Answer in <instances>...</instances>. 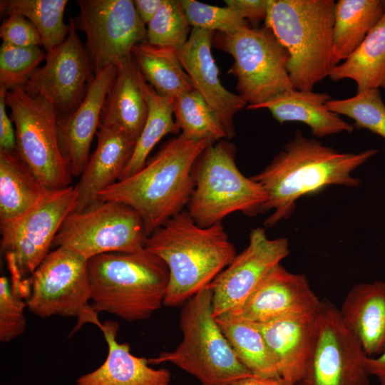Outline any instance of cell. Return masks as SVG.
I'll list each match as a JSON object with an SVG mask.
<instances>
[{
  "mask_svg": "<svg viewBox=\"0 0 385 385\" xmlns=\"http://www.w3.org/2000/svg\"><path fill=\"white\" fill-rule=\"evenodd\" d=\"M115 73L116 66L99 71L79 106L71 113L57 116L60 150L73 177L81 175L89 160L91 143Z\"/></svg>",
  "mask_w": 385,
  "mask_h": 385,
  "instance_id": "obj_19",
  "label": "cell"
},
{
  "mask_svg": "<svg viewBox=\"0 0 385 385\" xmlns=\"http://www.w3.org/2000/svg\"><path fill=\"white\" fill-rule=\"evenodd\" d=\"M25 299L14 291L9 279L0 277V341L9 342L25 331Z\"/></svg>",
  "mask_w": 385,
  "mask_h": 385,
  "instance_id": "obj_38",
  "label": "cell"
},
{
  "mask_svg": "<svg viewBox=\"0 0 385 385\" xmlns=\"http://www.w3.org/2000/svg\"><path fill=\"white\" fill-rule=\"evenodd\" d=\"M76 202L74 187L47 190L23 217L1 228V251L6 259L12 289L24 298L29 279L50 252L61 225Z\"/></svg>",
  "mask_w": 385,
  "mask_h": 385,
  "instance_id": "obj_9",
  "label": "cell"
},
{
  "mask_svg": "<svg viewBox=\"0 0 385 385\" xmlns=\"http://www.w3.org/2000/svg\"><path fill=\"white\" fill-rule=\"evenodd\" d=\"M180 3L192 28L230 35L248 26L239 11L231 7L212 6L195 0H180Z\"/></svg>",
  "mask_w": 385,
  "mask_h": 385,
  "instance_id": "obj_37",
  "label": "cell"
},
{
  "mask_svg": "<svg viewBox=\"0 0 385 385\" xmlns=\"http://www.w3.org/2000/svg\"><path fill=\"white\" fill-rule=\"evenodd\" d=\"M96 137V148L74 186L76 202L73 211H81L97 202L99 194L119 180L136 143L124 132L103 125H99Z\"/></svg>",
  "mask_w": 385,
  "mask_h": 385,
  "instance_id": "obj_21",
  "label": "cell"
},
{
  "mask_svg": "<svg viewBox=\"0 0 385 385\" xmlns=\"http://www.w3.org/2000/svg\"><path fill=\"white\" fill-rule=\"evenodd\" d=\"M214 34L192 28L187 42L175 51L194 88L218 115L230 139L235 135L234 117L247 103L239 95L225 88L219 78L211 51Z\"/></svg>",
  "mask_w": 385,
  "mask_h": 385,
  "instance_id": "obj_18",
  "label": "cell"
},
{
  "mask_svg": "<svg viewBox=\"0 0 385 385\" xmlns=\"http://www.w3.org/2000/svg\"><path fill=\"white\" fill-rule=\"evenodd\" d=\"M359 340L344 326L339 309L323 301L315 345L296 385H369Z\"/></svg>",
  "mask_w": 385,
  "mask_h": 385,
  "instance_id": "obj_14",
  "label": "cell"
},
{
  "mask_svg": "<svg viewBox=\"0 0 385 385\" xmlns=\"http://www.w3.org/2000/svg\"><path fill=\"white\" fill-rule=\"evenodd\" d=\"M334 0H268L265 26L287 50V69L299 91H313L336 66Z\"/></svg>",
  "mask_w": 385,
  "mask_h": 385,
  "instance_id": "obj_5",
  "label": "cell"
},
{
  "mask_svg": "<svg viewBox=\"0 0 385 385\" xmlns=\"http://www.w3.org/2000/svg\"><path fill=\"white\" fill-rule=\"evenodd\" d=\"M46 191L16 150H0V227L23 217Z\"/></svg>",
  "mask_w": 385,
  "mask_h": 385,
  "instance_id": "obj_26",
  "label": "cell"
},
{
  "mask_svg": "<svg viewBox=\"0 0 385 385\" xmlns=\"http://www.w3.org/2000/svg\"><path fill=\"white\" fill-rule=\"evenodd\" d=\"M339 312L344 326L359 340L364 353L368 356L379 355L385 340V282L355 284Z\"/></svg>",
  "mask_w": 385,
  "mask_h": 385,
  "instance_id": "obj_23",
  "label": "cell"
},
{
  "mask_svg": "<svg viewBox=\"0 0 385 385\" xmlns=\"http://www.w3.org/2000/svg\"><path fill=\"white\" fill-rule=\"evenodd\" d=\"M364 366L369 375L375 376L380 385H385V340L382 352L377 357L365 355Z\"/></svg>",
  "mask_w": 385,
  "mask_h": 385,
  "instance_id": "obj_42",
  "label": "cell"
},
{
  "mask_svg": "<svg viewBox=\"0 0 385 385\" xmlns=\"http://www.w3.org/2000/svg\"><path fill=\"white\" fill-rule=\"evenodd\" d=\"M331 99L327 93L294 88L257 106L254 110L267 109L279 123L294 121L304 123L317 138L352 132L354 125L327 107Z\"/></svg>",
  "mask_w": 385,
  "mask_h": 385,
  "instance_id": "obj_25",
  "label": "cell"
},
{
  "mask_svg": "<svg viewBox=\"0 0 385 385\" xmlns=\"http://www.w3.org/2000/svg\"><path fill=\"white\" fill-rule=\"evenodd\" d=\"M320 309L255 324L274 358L279 376L293 385L303 377L310 360Z\"/></svg>",
  "mask_w": 385,
  "mask_h": 385,
  "instance_id": "obj_20",
  "label": "cell"
},
{
  "mask_svg": "<svg viewBox=\"0 0 385 385\" xmlns=\"http://www.w3.org/2000/svg\"><path fill=\"white\" fill-rule=\"evenodd\" d=\"M211 143L179 135L167 141L141 170L103 190L98 200L118 201L134 209L149 236L184 210L194 189V165Z\"/></svg>",
  "mask_w": 385,
  "mask_h": 385,
  "instance_id": "obj_3",
  "label": "cell"
},
{
  "mask_svg": "<svg viewBox=\"0 0 385 385\" xmlns=\"http://www.w3.org/2000/svg\"><path fill=\"white\" fill-rule=\"evenodd\" d=\"M234 145L221 140L210 144L193 168L194 189L188 212L202 227L218 222L231 213H262L267 196L263 188L245 176L235 164Z\"/></svg>",
  "mask_w": 385,
  "mask_h": 385,
  "instance_id": "obj_7",
  "label": "cell"
},
{
  "mask_svg": "<svg viewBox=\"0 0 385 385\" xmlns=\"http://www.w3.org/2000/svg\"><path fill=\"white\" fill-rule=\"evenodd\" d=\"M213 42L233 57L229 73L237 78L236 89L247 109L294 89L287 69L289 53L265 25L245 26L230 35L217 33Z\"/></svg>",
  "mask_w": 385,
  "mask_h": 385,
  "instance_id": "obj_8",
  "label": "cell"
},
{
  "mask_svg": "<svg viewBox=\"0 0 385 385\" xmlns=\"http://www.w3.org/2000/svg\"><path fill=\"white\" fill-rule=\"evenodd\" d=\"M174 115L180 135L189 140L215 143L227 138L218 115L195 89L175 98Z\"/></svg>",
  "mask_w": 385,
  "mask_h": 385,
  "instance_id": "obj_33",
  "label": "cell"
},
{
  "mask_svg": "<svg viewBox=\"0 0 385 385\" xmlns=\"http://www.w3.org/2000/svg\"><path fill=\"white\" fill-rule=\"evenodd\" d=\"M7 90L0 86V150L8 152L16 150L14 125L6 111Z\"/></svg>",
  "mask_w": 385,
  "mask_h": 385,
  "instance_id": "obj_40",
  "label": "cell"
},
{
  "mask_svg": "<svg viewBox=\"0 0 385 385\" xmlns=\"http://www.w3.org/2000/svg\"><path fill=\"white\" fill-rule=\"evenodd\" d=\"M67 0H1V15L21 14L38 30L46 53L64 41L69 32L63 16Z\"/></svg>",
  "mask_w": 385,
  "mask_h": 385,
  "instance_id": "obj_32",
  "label": "cell"
},
{
  "mask_svg": "<svg viewBox=\"0 0 385 385\" xmlns=\"http://www.w3.org/2000/svg\"><path fill=\"white\" fill-rule=\"evenodd\" d=\"M333 81H354L357 92L385 90V13L359 47L332 70Z\"/></svg>",
  "mask_w": 385,
  "mask_h": 385,
  "instance_id": "obj_27",
  "label": "cell"
},
{
  "mask_svg": "<svg viewBox=\"0 0 385 385\" xmlns=\"http://www.w3.org/2000/svg\"><path fill=\"white\" fill-rule=\"evenodd\" d=\"M40 46L19 47L1 43L0 47V86L10 91L24 87L40 63L46 59Z\"/></svg>",
  "mask_w": 385,
  "mask_h": 385,
  "instance_id": "obj_36",
  "label": "cell"
},
{
  "mask_svg": "<svg viewBox=\"0 0 385 385\" xmlns=\"http://www.w3.org/2000/svg\"><path fill=\"white\" fill-rule=\"evenodd\" d=\"M377 153L376 149L341 152L297 130L272 161L250 177L267 196L262 213L272 214L266 218L265 227L288 219L297 200L304 195L330 185L359 186L360 180L352 175L353 171Z\"/></svg>",
  "mask_w": 385,
  "mask_h": 385,
  "instance_id": "obj_1",
  "label": "cell"
},
{
  "mask_svg": "<svg viewBox=\"0 0 385 385\" xmlns=\"http://www.w3.org/2000/svg\"><path fill=\"white\" fill-rule=\"evenodd\" d=\"M131 55L144 78L160 95L175 98L195 89L175 50L145 41L137 44Z\"/></svg>",
  "mask_w": 385,
  "mask_h": 385,
  "instance_id": "obj_30",
  "label": "cell"
},
{
  "mask_svg": "<svg viewBox=\"0 0 385 385\" xmlns=\"http://www.w3.org/2000/svg\"><path fill=\"white\" fill-rule=\"evenodd\" d=\"M183 339L170 351L148 359L149 364L169 362L196 378L201 385H232L253 376L221 330L207 287L188 299L180 316Z\"/></svg>",
  "mask_w": 385,
  "mask_h": 385,
  "instance_id": "obj_6",
  "label": "cell"
},
{
  "mask_svg": "<svg viewBox=\"0 0 385 385\" xmlns=\"http://www.w3.org/2000/svg\"><path fill=\"white\" fill-rule=\"evenodd\" d=\"M215 319L240 360L253 375L279 376L274 358L255 324L225 316Z\"/></svg>",
  "mask_w": 385,
  "mask_h": 385,
  "instance_id": "obj_31",
  "label": "cell"
},
{
  "mask_svg": "<svg viewBox=\"0 0 385 385\" xmlns=\"http://www.w3.org/2000/svg\"><path fill=\"white\" fill-rule=\"evenodd\" d=\"M322 302L304 274L292 273L280 263L270 271L241 306L221 316L260 324L318 310Z\"/></svg>",
  "mask_w": 385,
  "mask_h": 385,
  "instance_id": "obj_17",
  "label": "cell"
},
{
  "mask_svg": "<svg viewBox=\"0 0 385 385\" xmlns=\"http://www.w3.org/2000/svg\"><path fill=\"white\" fill-rule=\"evenodd\" d=\"M148 237L134 209L118 201L98 200L81 211L70 212L52 247H66L88 260L105 253L143 250Z\"/></svg>",
  "mask_w": 385,
  "mask_h": 385,
  "instance_id": "obj_12",
  "label": "cell"
},
{
  "mask_svg": "<svg viewBox=\"0 0 385 385\" xmlns=\"http://www.w3.org/2000/svg\"><path fill=\"white\" fill-rule=\"evenodd\" d=\"M73 18L76 30L86 35V48L95 75L130 56L147 40V28L132 0H78Z\"/></svg>",
  "mask_w": 385,
  "mask_h": 385,
  "instance_id": "obj_13",
  "label": "cell"
},
{
  "mask_svg": "<svg viewBox=\"0 0 385 385\" xmlns=\"http://www.w3.org/2000/svg\"><path fill=\"white\" fill-rule=\"evenodd\" d=\"M6 103L16 132V151L47 190L71 186L72 175L60 150L57 114L44 97L23 87L7 91Z\"/></svg>",
  "mask_w": 385,
  "mask_h": 385,
  "instance_id": "obj_10",
  "label": "cell"
},
{
  "mask_svg": "<svg viewBox=\"0 0 385 385\" xmlns=\"http://www.w3.org/2000/svg\"><path fill=\"white\" fill-rule=\"evenodd\" d=\"M63 43L46 53L45 63L38 67L23 87L46 98L57 116L73 112L83 101L95 76L86 46L79 38L73 19Z\"/></svg>",
  "mask_w": 385,
  "mask_h": 385,
  "instance_id": "obj_15",
  "label": "cell"
},
{
  "mask_svg": "<svg viewBox=\"0 0 385 385\" xmlns=\"http://www.w3.org/2000/svg\"><path fill=\"white\" fill-rule=\"evenodd\" d=\"M164 0H135L136 11L141 20L147 25L155 16Z\"/></svg>",
  "mask_w": 385,
  "mask_h": 385,
  "instance_id": "obj_43",
  "label": "cell"
},
{
  "mask_svg": "<svg viewBox=\"0 0 385 385\" xmlns=\"http://www.w3.org/2000/svg\"><path fill=\"white\" fill-rule=\"evenodd\" d=\"M3 43L19 47L41 46V36L34 25L21 14H11L4 20L0 27Z\"/></svg>",
  "mask_w": 385,
  "mask_h": 385,
  "instance_id": "obj_39",
  "label": "cell"
},
{
  "mask_svg": "<svg viewBox=\"0 0 385 385\" xmlns=\"http://www.w3.org/2000/svg\"><path fill=\"white\" fill-rule=\"evenodd\" d=\"M327 107L352 119L357 128L367 129L385 139V104L379 89L356 92L345 99H331Z\"/></svg>",
  "mask_w": 385,
  "mask_h": 385,
  "instance_id": "obj_34",
  "label": "cell"
},
{
  "mask_svg": "<svg viewBox=\"0 0 385 385\" xmlns=\"http://www.w3.org/2000/svg\"><path fill=\"white\" fill-rule=\"evenodd\" d=\"M115 66L99 125L118 129L137 141L147 119L148 103L138 82L132 55Z\"/></svg>",
  "mask_w": 385,
  "mask_h": 385,
  "instance_id": "obj_24",
  "label": "cell"
},
{
  "mask_svg": "<svg viewBox=\"0 0 385 385\" xmlns=\"http://www.w3.org/2000/svg\"><path fill=\"white\" fill-rule=\"evenodd\" d=\"M385 13V0H339L335 4L333 58L346 60Z\"/></svg>",
  "mask_w": 385,
  "mask_h": 385,
  "instance_id": "obj_28",
  "label": "cell"
},
{
  "mask_svg": "<svg viewBox=\"0 0 385 385\" xmlns=\"http://www.w3.org/2000/svg\"><path fill=\"white\" fill-rule=\"evenodd\" d=\"M137 79L148 103V116L133 155L118 180L141 170L149 154L162 138L180 131L173 120L175 98L158 93L144 78L138 66Z\"/></svg>",
  "mask_w": 385,
  "mask_h": 385,
  "instance_id": "obj_29",
  "label": "cell"
},
{
  "mask_svg": "<svg viewBox=\"0 0 385 385\" xmlns=\"http://www.w3.org/2000/svg\"><path fill=\"white\" fill-rule=\"evenodd\" d=\"M118 329L115 322L103 324L107 357L98 369L78 378L76 385H170V371L153 369L148 359L133 355L128 343L116 339Z\"/></svg>",
  "mask_w": 385,
  "mask_h": 385,
  "instance_id": "obj_22",
  "label": "cell"
},
{
  "mask_svg": "<svg viewBox=\"0 0 385 385\" xmlns=\"http://www.w3.org/2000/svg\"><path fill=\"white\" fill-rule=\"evenodd\" d=\"M289 253L286 237L270 239L264 228L252 230L247 247L207 286L212 292L214 317L241 306Z\"/></svg>",
  "mask_w": 385,
  "mask_h": 385,
  "instance_id": "obj_16",
  "label": "cell"
},
{
  "mask_svg": "<svg viewBox=\"0 0 385 385\" xmlns=\"http://www.w3.org/2000/svg\"><path fill=\"white\" fill-rule=\"evenodd\" d=\"M91 303L128 322L145 320L164 305L169 282L165 263L145 249L110 252L88 260Z\"/></svg>",
  "mask_w": 385,
  "mask_h": 385,
  "instance_id": "obj_4",
  "label": "cell"
},
{
  "mask_svg": "<svg viewBox=\"0 0 385 385\" xmlns=\"http://www.w3.org/2000/svg\"><path fill=\"white\" fill-rule=\"evenodd\" d=\"M190 26L180 1L164 0L147 24L146 41L155 46L177 51L187 42Z\"/></svg>",
  "mask_w": 385,
  "mask_h": 385,
  "instance_id": "obj_35",
  "label": "cell"
},
{
  "mask_svg": "<svg viewBox=\"0 0 385 385\" xmlns=\"http://www.w3.org/2000/svg\"><path fill=\"white\" fill-rule=\"evenodd\" d=\"M225 3L239 11L247 21L257 23L266 18L268 0H225Z\"/></svg>",
  "mask_w": 385,
  "mask_h": 385,
  "instance_id": "obj_41",
  "label": "cell"
},
{
  "mask_svg": "<svg viewBox=\"0 0 385 385\" xmlns=\"http://www.w3.org/2000/svg\"><path fill=\"white\" fill-rule=\"evenodd\" d=\"M232 385H293L280 376L262 377L252 376L242 379Z\"/></svg>",
  "mask_w": 385,
  "mask_h": 385,
  "instance_id": "obj_44",
  "label": "cell"
},
{
  "mask_svg": "<svg viewBox=\"0 0 385 385\" xmlns=\"http://www.w3.org/2000/svg\"><path fill=\"white\" fill-rule=\"evenodd\" d=\"M27 309L42 317H71L78 319L73 332L86 323L100 329L98 314L91 303L88 260L63 247L51 251L29 279Z\"/></svg>",
  "mask_w": 385,
  "mask_h": 385,
  "instance_id": "obj_11",
  "label": "cell"
},
{
  "mask_svg": "<svg viewBox=\"0 0 385 385\" xmlns=\"http://www.w3.org/2000/svg\"><path fill=\"white\" fill-rule=\"evenodd\" d=\"M145 249L167 265L164 306L178 307L206 287L236 256L221 222L197 225L183 210L150 234Z\"/></svg>",
  "mask_w": 385,
  "mask_h": 385,
  "instance_id": "obj_2",
  "label": "cell"
}]
</instances>
